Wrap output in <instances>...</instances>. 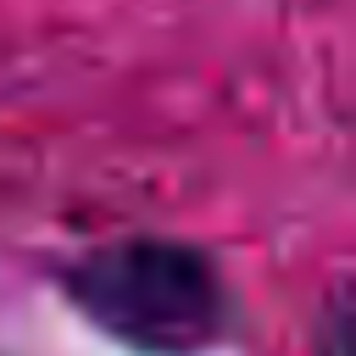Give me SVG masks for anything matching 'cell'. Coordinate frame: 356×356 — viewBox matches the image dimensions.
<instances>
[{
	"instance_id": "6da1fadb",
	"label": "cell",
	"mask_w": 356,
	"mask_h": 356,
	"mask_svg": "<svg viewBox=\"0 0 356 356\" xmlns=\"http://www.w3.org/2000/svg\"><path fill=\"white\" fill-rule=\"evenodd\" d=\"M50 284L95 334L134 356H211L239 323L222 261L178 234H111L50 261Z\"/></svg>"
}]
</instances>
